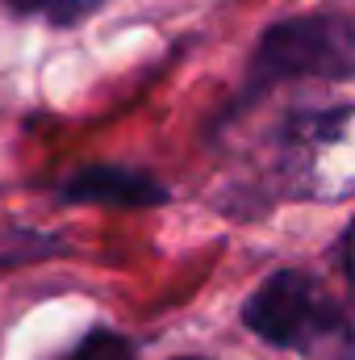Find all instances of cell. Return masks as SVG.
I'll list each match as a JSON object with an SVG mask.
<instances>
[{"mask_svg": "<svg viewBox=\"0 0 355 360\" xmlns=\"http://www.w3.org/2000/svg\"><path fill=\"white\" fill-rule=\"evenodd\" d=\"M301 80H318V84L355 80V13L314 8V13H293V17L267 21L247 55L239 92L222 109L217 126L255 109L276 89L301 84Z\"/></svg>", "mask_w": 355, "mask_h": 360, "instance_id": "obj_1", "label": "cell"}, {"mask_svg": "<svg viewBox=\"0 0 355 360\" xmlns=\"http://www.w3.org/2000/svg\"><path fill=\"white\" fill-rule=\"evenodd\" d=\"M239 323L276 352L301 360H355V302L330 293L318 272H267L239 306Z\"/></svg>", "mask_w": 355, "mask_h": 360, "instance_id": "obj_2", "label": "cell"}, {"mask_svg": "<svg viewBox=\"0 0 355 360\" xmlns=\"http://www.w3.org/2000/svg\"><path fill=\"white\" fill-rule=\"evenodd\" d=\"M272 201H343L355 193V101L297 105L280 117Z\"/></svg>", "mask_w": 355, "mask_h": 360, "instance_id": "obj_3", "label": "cell"}, {"mask_svg": "<svg viewBox=\"0 0 355 360\" xmlns=\"http://www.w3.org/2000/svg\"><path fill=\"white\" fill-rule=\"evenodd\" d=\"M59 197L72 205H105V210H155L172 201L168 184L159 176L142 168H121V164H96L76 172L59 188Z\"/></svg>", "mask_w": 355, "mask_h": 360, "instance_id": "obj_4", "label": "cell"}, {"mask_svg": "<svg viewBox=\"0 0 355 360\" xmlns=\"http://www.w3.org/2000/svg\"><path fill=\"white\" fill-rule=\"evenodd\" d=\"M63 360H138L134 356V344L126 340V335H117V331H92V335H84L76 348H72V356Z\"/></svg>", "mask_w": 355, "mask_h": 360, "instance_id": "obj_5", "label": "cell"}, {"mask_svg": "<svg viewBox=\"0 0 355 360\" xmlns=\"http://www.w3.org/2000/svg\"><path fill=\"white\" fill-rule=\"evenodd\" d=\"M335 264H339L343 281H347V297L355 302V214L347 218V226L335 239Z\"/></svg>", "mask_w": 355, "mask_h": 360, "instance_id": "obj_6", "label": "cell"}, {"mask_svg": "<svg viewBox=\"0 0 355 360\" xmlns=\"http://www.w3.org/2000/svg\"><path fill=\"white\" fill-rule=\"evenodd\" d=\"M46 4L51 0H4V8L13 17H46Z\"/></svg>", "mask_w": 355, "mask_h": 360, "instance_id": "obj_7", "label": "cell"}, {"mask_svg": "<svg viewBox=\"0 0 355 360\" xmlns=\"http://www.w3.org/2000/svg\"><path fill=\"white\" fill-rule=\"evenodd\" d=\"M176 360H205V356H176Z\"/></svg>", "mask_w": 355, "mask_h": 360, "instance_id": "obj_8", "label": "cell"}]
</instances>
